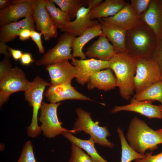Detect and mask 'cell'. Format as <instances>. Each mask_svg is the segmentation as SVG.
<instances>
[{
    "instance_id": "obj_25",
    "label": "cell",
    "mask_w": 162,
    "mask_h": 162,
    "mask_svg": "<svg viewBox=\"0 0 162 162\" xmlns=\"http://www.w3.org/2000/svg\"><path fill=\"white\" fill-rule=\"evenodd\" d=\"M63 136L72 144L76 145L85 151L94 162H108L98 153L95 147V142L91 137L88 140L78 138L68 131L63 132Z\"/></svg>"
},
{
    "instance_id": "obj_10",
    "label": "cell",
    "mask_w": 162,
    "mask_h": 162,
    "mask_svg": "<svg viewBox=\"0 0 162 162\" xmlns=\"http://www.w3.org/2000/svg\"><path fill=\"white\" fill-rule=\"evenodd\" d=\"M32 17L37 30L40 31L45 40L56 38L57 28L46 10L43 0H32Z\"/></svg>"
},
{
    "instance_id": "obj_9",
    "label": "cell",
    "mask_w": 162,
    "mask_h": 162,
    "mask_svg": "<svg viewBox=\"0 0 162 162\" xmlns=\"http://www.w3.org/2000/svg\"><path fill=\"white\" fill-rule=\"evenodd\" d=\"M75 37L68 32H64L58 38L55 46L44 54L36 62V64L46 66L64 60H72L74 58L71 52Z\"/></svg>"
},
{
    "instance_id": "obj_5",
    "label": "cell",
    "mask_w": 162,
    "mask_h": 162,
    "mask_svg": "<svg viewBox=\"0 0 162 162\" xmlns=\"http://www.w3.org/2000/svg\"><path fill=\"white\" fill-rule=\"evenodd\" d=\"M51 84L38 76H37L31 83L28 89L24 92L25 98L33 108V114L31 123L26 128L28 136L35 138L39 135L41 130L38 125V111L42 104L43 94L45 88Z\"/></svg>"
},
{
    "instance_id": "obj_31",
    "label": "cell",
    "mask_w": 162,
    "mask_h": 162,
    "mask_svg": "<svg viewBox=\"0 0 162 162\" xmlns=\"http://www.w3.org/2000/svg\"><path fill=\"white\" fill-rule=\"evenodd\" d=\"M17 162H36L31 141H28L25 143Z\"/></svg>"
},
{
    "instance_id": "obj_17",
    "label": "cell",
    "mask_w": 162,
    "mask_h": 162,
    "mask_svg": "<svg viewBox=\"0 0 162 162\" xmlns=\"http://www.w3.org/2000/svg\"><path fill=\"white\" fill-rule=\"evenodd\" d=\"M140 19L153 31L157 40L162 38V0H151Z\"/></svg>"
},
{
    "instance_id": "obj_35",
    "label": "cell",
    "mask_w": 162,
    "mask_h": 162,
    "mask_svg": "<svg viewBox=\"0 0 162 162\" xmlns=\"http://www.w3.org/2000/svg\"><path fill=\"white\" fill-rule=\"evenodd\" d=\"M43 34L41 32L39 33L35 30H32L30 38L38 46L39 52L44 54L45 53V52L41 40V36Z\"/></svg>"
},
{
    "instance_id": "obj_43",
    "label": "cell",
    "mask_w": 162,
    "mask_h": 162,
    "mask_svg": "<svg viewBox=\"0 0 162 162\" xmlns=\"http://www.w3.org/2000/svg\"><path fill=\"white\" fill-rule=\"evenodd\" d=\"M157 131L162 136V128L160 129Z\"/></svg>"
},
{
    "instance_id": "obj_41",
    "label": "cell",
    "mask_w": 162,
    "mask_h": 162,
    "mask_svg": "<svg viewBox=\"0 0 162 162\" xmlns=\"http://www.w3.org/2000/svg\"><path fill=\"white\" fill-rule=\"evenodd\" d=\"M13 0H0V10L4 9L10 5L13 2Z\"/></svg>"
},
{
    "instance_id": "obj_11",
    "label": "cell",
    "mask_w": 162,
    "mask_h": 162,
    "mask_svg": "<svg viewBox=\"0 0 162 162\" xmlns=\"http://www.w3.org/2000/svg\"><path fill=\"white\" fill-rule=\"evenodd\" d=\"M51 85L71 83L72 80L78 75L77 68L66 59L46 66Z\"/></svg>"
},
{
    "instance_id": "obj_12",
    "label": "cell",
    "mask_w": 162,
    "mask_h": 162,
    "mask_svg": "<svg viewBox=\"0 0 162 162\" xmlns=\"http://www.w3.org/2000/svg\"><path fill=\"white\" fill-rule=\"evenodd\" d=\"M32 0H13L12 3L0 10V26L13 22L20 18L32 17Z\"/></svg>"
},
{
    "instance_id": "obj_33",
    "label": "cell",
    "mask_w": 162,
    "mask_h": 162,
    "mask_svg": "<svg viewBox=\"0 0 162 162\" xmlns=\"http://www.w3.org/2000/svg\"><path fill=\"white\" fill-rule=\"evenodd\" d=\"M151 0H131L130 4L136 13L140 17L148 9Z\"/></svg>"
},
{
    "instance_id": "obj_18",
    "label": "cell",
    "mask_w": 162,
    "mask_h": 162,
    "mask_svg": "<svg viewBox=\"0 0 162 162\" xmlns=\"http://www.w3.org/2000/svg\"><path fill=\"white\" fill-rule=\"evenodd\" d=\"M101 19L126 31L134 27L141 21L140 17L128 3H126L124 6L115 15Z\"/></svg>"
},
{
    "instance_id": "obj_24",
    "label": "cell",
    "mask_w": 162,
    "mask_h": 162,
    "mask_svg": "<svg viewBox=\"0 0 162 162\" xmlns=\"http://www.w3.org/2000/svg\"><path fill=\"white\" fill-rule=\"evenodd\" d=\"M126 3L124 0H106L91 9L90 18L94 20L112 16L120 11Z\"/></svg>"
},
{
    "instance_id": "obj_27",
    "label": "cell",
    "mask_w": 162,
    "mask_h": 162,
    "mask_svg": "<svg viewBox=\"0 0 162 162\" xmlns=\"http://www.w3.org/2000/svg\"><path fill=\"white\" fill-rule=\"evenodd\" d=\"M133 98L140 101L157 100L162 105V80L136 94Z\"/></svg>"
},
{
    "instance_id": "obj_21",
    "label": "cell",
    "mask_w": 162,
    "mask_h": 162,
    "mask_svg": "<svg viewBox=\"0 0 162 162\" xmlns=\"http://www.w3.org/2000/svg\"><path fill=\"white\" fill-rule=\"evenodd\" d=\"M116 53L113 45L103 34L89 47L85 54L89 58H96L101 60L108 61Z\"/></svg>"
},
{
    "instance_id": "obj_16",
    "label": "cell",
    "mask_w": 162,
    "mask_h": 162,
    "mask_svg": "<svg viewBox=\"0 0 162 162\" xmlns=\"http://www.w3.org/2000/svg\"><path fill=\"white\" fill-rule=\"evenodd\" d=\"M153 101H140L132 98L129 104L122 106H115L111 111L116 113L121 111H132L140 113L149 118H161L162 105H155L152 104Z\"/></svg>"
},
{
    "instance_id": "obj_6",
    "label": "cell",
    "mask_w": 162,
    "mask_h": 162,
    "mask_svg": "<svg viewBox=\"0 0 162 162\" xmlns=\"http://www.w3.org/2000/svg\"><path fill=\"white\" fill-rule=\"evenodd\" d=\"M135 73L134 84L136 94L162 80L160 68L151 57L137 59Z\"/></svg>"
},
{
    "instance_id": "obj_44",
    "label": "cell",
    "mask_w": 162,
    "mask_h": 162,
    "mask_svg": "<svg viewBox=\"0 0 162 162\" xmlns=\"http://www.w3.org/2000/svg\"><path fill=\"white\" fill-rule=\"evenodd\" d=\"M161 118H162V112H161Z\"/></svg>"
},
{
    "instance_id": "obj_7",
    "label": "cell",
    "mask_w": 162,
    "mask_h": 162,
    "mask_svg": "<svg viewBox=\"0 0 162 162\" xmlns=\"http://www.w3.org/2000/svg\"><path fill=\"white\" fill-rule=\"evenodd\" d=\"M61 104L60 102L47 104L43 102L40 108V116L38 118L41 123L40 128L43 135L50 138H54L65 131L74 134V130H68L62 126L59 121L57 110Z\"/></svg>"
},
{
    "instance_id": "obj_29",
    "label": "cell",
    "mask_w": 162,
    "mask_h": 162,
    "mask_svg": "<svg viewBox=\"0 0 162 162\" xmlns=\"http://www.w3.org/2000/svg\"><path fill=\"white\" fill-rule=\"evenodd\" d=\"M60 9L66 13L71 20L76 18L79 10L90 0H52Z\"/></svg>"
},
{
    "instance_id": "obj_2",
    "label": "cell",
    "mask_w": 162,
    "mask_h": 162,
    "mask_svg": "<svg viewBox=\"0 0 162 162\" xmlns=\"http://www.w3.org/2000/svg\"><path fill=\"white\" fill-rule=\"evenodd\" d=\"M137 59L124 52L116 53L109 61V68L115 75L117 86L126 100L130 99L135 90L134 80Z\"/></svg>"
},
{
    "instance_id": "obj_1",
    "label": "cell",
    "mask_w": 162,
    "mask_h": 162,
    "mask_svg": "<svg viewBox=\"0 0 162 162\" xmlns=\"http://www.w3.org/2000/svg\"><path fill=\"white\" fill-rule=\"evenodd\" d=\"M157 41L153 31L144 22L127 31L125 46L127 53L137 59L151 57Z\"/></svg>"
},
{
    "instance_id": "obj_36",
    "label": "cell",
    "mask_w": 162,
    "mask_h": 162,
    "mask_svg": "<svg viewBox=\"0 0 162 162\" xmlns=\"http://www.w3.org/2000/svg\"><path fill=\"white\" fill-rule=\"evenodd\" d=\"M135 162H162V152L155 155L148 152L143 158L136 160Z\"/></svg>"
},
{
    "instance_id": "obj_34",
    "label": "cell",
    "mask_w": 162,
    "mask_h": 162,
    "mask_svg": "<svg viewBox=\"0 0 162 162\" xmlns=\"http://www.w3.org/2000/svg\"><path fill=\"white\" fill-rule=\"evenodd\" d=\"M11 56L4 57L3 59L0 62V80L12 68V64L10 61Z\"/></svg>"
},
{
    "instance_id": "obj_42",
    "label": "cell",
    "mask_w": 162,
    "mask_h": 162,
    "mask_svg": "<svg viewBox=\"0 0 162 162\" xmlns=\"http://www.w3.org/2000/svg\"><path fill=\"white\" fill-rule=\"evenodd\" d=\"M92 8L100 5L102 2L101 0H91Z\"/></svg>"
},
{
    "instance_id": "obj_26",
    "label": "cell",
    "mask_w": 162,
    "mask_h": 162,
    "mask_svg": "<svg viewBox=\"0 0 162 162\" xmlns=\"http://www.w3.org/2000/svg\"><path fill=\"white\" fill-rule=\"evenodd\" d=\"M46 9L57 28H63L71 21L68 15L60 9L57 8L52 0H43Z\"/></svg>"
},
{
    "instance_id": "obj_4",
    "label": "cell",
    "mask_w": 162,
    "mask_h": 162,
    "mask_svg": "<svg viewBox=\"0 0 162 162\" xmlns=\"http://www.w3.org/2000/svg\"><path fill=\"white\" fill-rule=\"evenodd\" d=\"M75 111L77 118L73 128L74 134L83 131L89 134L95 143L105 147H114V144L107 139L110 136L107 127L99 126V122L93 121L90 113L80 108H76Z\"/></svg>"
},
{
    "instance_id": "obj_3",
    "label": "cell",
    "mask_w": 162,
    "mask_h": 162,
    "mask_svg": "<svg viewBox=\"0 0 162 162\" xmlns=\"http://www.w3.org/2000/svg\"><path fill=\"white\" fill-rule=\"evenodd\" d=\"M129 145L137 152L144 155L145 151H152L162 143V136L150 128L143 120L134 117L131 120L127 134Z\"/></svg>"
},
{
    "instance_id": "obj_8",
    "label": "cell",
    "mask_w": 162,
    "mask_h": 162,
    "mask_svg": "<svg viewBox=\"0 0 162 162\" xmlns=\"http://www.w3.org/2000/svg\"><path fill=\"white\" fill-rule=\"evenodd\" d=\"M31 83L21 68L16 66L12 68L0 80V107L8 100L11 94L25 91Z\"/></svg>"
},
{
    "instance_id": "obj_38",
    "label": "cell",
    "mask_w": 162,
    "mask_h": 162,
    "mask_svg": "<svg viewBox=\"0 0 162 162\" xmlns=\"http://www.w3.org/2000/svg\"><path fill=\"white\" fill-rule=\"evenodd\" d=\"M8 50L10 53L13 58L16 61L20 60L23 54L21 50L14 49L9 46H8Z\"/></svg>"
},
{
    "instance_id": "obj_28",
    "label": "cell",
    "mask_w": 162,
    "mask_h": 162,
    "mask_svg": "<svg viewBox=\"0 0 162 162\" xmlns=\"http://www.w3.org/2000/svg\"><path fill=\"white\" fill-rule=\"evenodd\" d=\"M120 139L121 145V162H130L134 160L143 158L144 155L135 151L127 142L122 130L120 128L117 129Z\"/></svg>"
},
{
    "instance_id": "obj_40",
    "label": "cell",
    "mask_w": 162,
    "mask_h": 162,
    "mask_svg": "<svg viewBox=\"0 0 162 162\" xmlns=\"http://www.w3.org/2000/svg\"><path fill=\"white\" fill-rule=\"evenodd\" d=\"M8 46L6 43L2 42H0V53L3 54L4 57L11 55L10 52L8 50Z\"/></svg>"
},
{
    "instance_id": "obj_23",
    "label": "cell",
    "mask_w": 162,
    "mask_h": 162,
    "mask_svg": "<svg viewBox=\"0 0 162 162\" xmlns=\"http://www.w3.org/2000/svg\"><path fill=\"white\" fill-rule=\"evenodd\" d=\"M102 34L101 24L99 22L98 24L88 28L81 35L75 37L72 46L73 57H79L81 59H85L86 56L82 51L84 45L92 39Z\"/></svg>"
},
{
    "instance_id": "obj_39",
    "label": "cell",
    "mask_w": 162,
    "mask_h": 162,
    "mask_svg": "<svg viewBox=\"0 0 162 162\" xmlns=\"http://www.w3.org/2000/svg\"><path fill=\"white\" fill-rule=\"evenodd\" d=\"M31 30L26 29L22 30L19 33V36L21 40L24 41L30 38Z\"/></svg>"
},
{
    "instance_id": "obj_20",
    "label": "cell",
    "mask_w": 162,
    "mask_h": 162,
    "mask_svg": "<svg viewBox=\"0 0 162 162\" xmlns=\"http://www.w3.org/2000/svg\"><path fill=\"white\" fill-rule=\"evenodd\" d=\"M32 17L24 18L22 20L13 22L0 26V40L6 43L14 40L22 30L28 29L35 30Z\"/></svg>"
},
{
    "instance_id": "obj_30",
    "label": "cell",
    "mask_w": 162,
    "mask_h": 162,
    "mask_svg": "<svg viewBox=\"0 0 162 162\" xmlns=\"http://www.w3.org/2000/svg\"><path fill=\"white\" fill-rule=\"evenodd\" d=\"M71 153L68 162H94L80 147L71 144Z\"/></svg>"
},
{
    "instance_id": "obj_15",
    "label": "cell",
    "mask_w": 162,
    "mask_h": 162,
    "mask_svg": "<svg viewBox=\"0 0 162 162\" xmlns=\"http://www.w3.org/2000/svg\"><path fill=\"white\" fill-rule=\"evenodd\" d=\"M71 60V64L76 67L78 70L76 80L82 86L87 83L90 77L94 73L104 69L109 68V61L93 58L78 60L74 58Z\"/></svg>"
},
{
    "instance_id": "obj_13",
    "label": "cell",
    "mask_w": 162,
    "mask_h": 162,
    "mask_svg": "<svg viewBox=\"0 0 162 162\" xmlns=\"http://www.w3.org/2000/svg\"><path fill=\"white\" fill-rule=\"evenodd\" d=\"M92 9L91 0L88 7H82L78 11L75 19L68 22L61 31L68 32L72 35L80 36L88 28L99 23L98 20L91 19L89 14Z\"/></svg>"
},
{
    "instance_id": "obj_19",
    "label": "cell",
    "mask_w": 162,
    "mask_h": 162,
    "mask_svg": "<svg viewBox=\"0 0 162 162\" xmlns=\"http://www.w3.org/2000/svg\"><path fill=\"white\" fill-rule=\"evenodd\" d=\"M98 20L101 24L103 34L112 43L117 53L127 52L125 46L127 31L101 19Z\"/></svg>"
},
{
    "instance_id": "obj_37",
    "label": "cell",
    "mask_w": 162,
    "mask_h": 162,
    "mask_svg": "<svg viewBox=\"0 0 162 162\" xmlns=\"http://www.w3.org/2000/svg\"><path fill=\"white\" fill-rule=\"evenodd\" d=\"M21 63L24 65H28L35 62L32 54L29 52L23 53L20 59Z\"/></svg>"
},
{
    "instance_id": "obj_14",
    "label": "cell",
    "mask_w": 162,
    "mask_h": 162,
    "mask_svg": "<svg viewBox=\"0 0 162 162\" xmlns=\"http://www.w3.org/2000/svg\"><path fill=\"white\" fill-rule=\"evenodd\" d=\"M44 95L50 103H57L68 100L93 101L78 92L71 83L50 85L45 92Z\"/></svg>"
},
{
    "instance_id": "obj_22",
    "label": "cell",
    "mask_w": 162,
    "mask_h": 162,
    "mask_svg": "<svg viewBox=\"0 0 162 162\" xmlns=\"http://www.w3.org/2000/svg\"><path fill=\"white\" fill-rule=\"evenodd\" d=\"M116 86V78L110 68L94 73L90 77L87 82V88L89 90L96 88L107 91Z\"/></svg>"
},
{
    "instance_id": "obj_32",
    "label": "cell",
    "mask_w": 162,
    "mask_h": 162,
    "mask_svg": "<svg viewBox=\"0 0 162 162\" xmlns=\"http://www.w3.org/2000/svg\"><path fill=\"white\" fill-rule=\"evenodd\" d=\"M151 58L159 66L162 78V38L157 40L156 44L151 54Z\"/></svg>"
}]
</instances>
